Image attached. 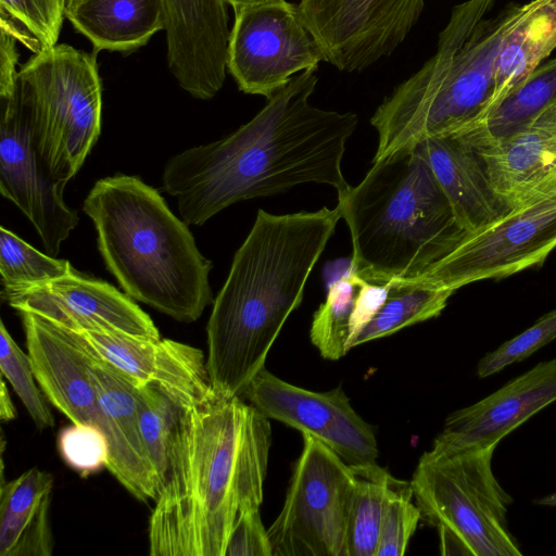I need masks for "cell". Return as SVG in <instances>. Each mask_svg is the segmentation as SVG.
Here are the masks:
<instances>
[{
    "instance_id": "25",
    "label": "cell",
    "mask_w": 556,
    "mask_h": 556,
    "mask_svg": "<svg viewBox=\"0 0 556 556\" xmlns=\"http://www.w3.org/2000/svg\"><path fill=\"white\" fill-rule=\"evenodd\" d=\"M556 102V58L534 70L480 121L455 134L470 146L509 136Z\"/></svg>"
},
{
    "instance_id": "24",
    "label": "cell",
    "mask_w": 556,
    "mask_h": 556,
    "mask_svg": "<svg viewBox=\"0 0 556 556\" xmlns=\"http://www.w3.org/2000/svg\"><path fill=\"white\" fill-rule=\"evenodd\" d=\"M555 49L556 0H531L501 45L495 60L494 92L486 113Z\"/></svg>"
},
{
    "instance_id": "19",
    "label": "cell",
    "mask_w": 556,
    "mask_h": 556,
    "mask_svg": "<svg viewBox=\"0 0 556 556\" xmlns=\"http://www.w3.org/2000/svg\"><path fill=\"white\" fill-rule=\"evenodd\" d=\"M556 401V358L544 361L479 402L451 413L430 451L494 447Z\"/></svg>"
},
{
    "instance_id": "28",
    "label": "cell",
    "mask_w": 556,
    "mask_h": 556,
    "mask_svg": "<svg viewBox=\"0 0 556 556\" xmlns=\"http://www.w3.org/2000/svg\"><path fill=\"white\" fill-rule=\"evenodd\" d=\"M397 481L383 468L358 477L348 519L349 556H376L387 501Z\"/></svg>"
},
{
    "instance_id": "33",
    "label": "cell",
    "mask_w": 556,
    "mask_h": 556,
    "mask_svg": "<svg viewBox=\"0 0 556 556\" xmlns=\"http://www.w3.org/2000/svg\"><path fill=\"white\" fill-rule=\"evenodd\" d=\"M52 496L33 509L0 515V556H51Z\"/></svg>"
},
{
    "instance_id": "27",
    "label": "cell",
    "mask_w": 556,
    "mask_h": 556,
    "mask_svg": "<svg viewBox=\"0 0 556 556\" xmlns=\"http://www.w3.org/2000/svg\"><path fill=\"white\" fill-rule=\"evenodd\" d=\"M363 281L351 267L329 287L325 302L314 313L309 339L326 359L337 361L349 352L351 317Z\"/></svg>"
},
{
    "instance_id": "39",
    "label": "cell",
    "mask_w": 556,
    "mask_h": 556,
    "mask_svg": "<svg viewBox=\"0 0 556 556\" xmlns=\"http://www.w3.org/2000/svg\"><path fill=\"white\" fill-rule=\"evenodd\" d=\"M16 39L0 30V98L11 96L16 86L18 53Z\"/></svg>"
},
{
    "instance_id": "8",
    "label": "cell",
    "mask_w": 556,
    "mask_h": 556,
    "mask_svg": "<svg viewBox=\"0 0 556 556\" xmlns=\"http://www.w3.org/2000/svg\"><path fill=\"white\" fill-rule=\"evenodd\" d=\"M27 87L33 137L47 174L67 184L101 131L102 93L96 52L55 45L18 73Z\"/></svg>"
},
{
    "instance_id": "38",
    "label": "cell",
    "mask_w": 556,
    "mask_h": 556,
    "mask_svg": "<svg viewBox=\"0 0 556 556\" xmlns=\"http://www.w3.org/2000/svg\"><path fill=\"white\" fill-rule=\"evenodd\" d=\"M224 556H273L268 530L265 529L260 507H249L240 513Z\"/></svg>"
},
{
    "instance_id": "22",
    "label": "cell",
    "mask_w": 556,
    "mask_h": 556,
    "mask_svg": "<svg viewBox=\"0 0 556 556\" xmlns=\"http://www.w3.org/2000/svg\"><path fill=\"white\" fill-rule=\"evenodd\" d=\"M415 147L426 157L467 233L511 210L494 190L475 149L457 136L428 138Z\"/></svg>"
},
{
    "instance_id": "44",
    "label": "cell",
    "mask_w": 556,
    "mask_h": 556,
    "mask_svg": "<svg viewBox=\"0 0 556 556\" xmlns=\"http://www.w3.org/2000/svg\"><path fill=\"white\" fill-rule=\"evenodd\" d=\"M66 1H67V0H60L63 11H64V9H65Z\"/></svg>"
},
{
    "instance_id": "12",
    "label": "cell",
    "mask_w": 556,
    "mask_h": 556,
    "mask_svg": "<svg viewBox=\"0 0 556 556\" xmlns=\"http://www.w3.org/2000/svg\"><path fill=\"white\" fill-rule=\"evenodd\" d=\"M65 185L50 178L38 155L29 96L18 75L14 92L0 98V192L29 219L51 256L79 222L63 200Z\"/></svg>"
},
{
    "instance_id": "29",
    "label": "cell",
    "mask_w": 556,
    "mask_h": 556,
    "mask_svg": "<svg viewBox=\"0 0 556 556\" xmlns=\"http://www.w3.org/2000/svg\"><path fill=\"white\" fill-rule=\"evenodd\" d=\"M64 17L60 0H0V30L34 54L58 45Z\"/></svg>"
},
{
    "instance_id": "36",
    "label": "cell",
    "mask_w": 556,
    "mask_h": 556,
    "mask_svg": "<svg viewBox=\"0 0 556 556\" xmlns=\"http://www.w3.org/2000/svg\"><path fill=\"white\" fill-rule=\"evenodd\" d=\"M58 448L65 464L81 476L106 468L110 457L108 438L93 425L72 424L63 428Z\"/></svg>"
},
{
    "instance_id": "34",
    "label": "cell",
    "mask_w": 556,
    "mask_h": 556,
    "mask_svg": "<svg viewBox=\"0 0 556 556\" xmlns=\"http://www.w3.org/2000/svg\"><path fill=\"white\" fill-rule=\"evenodd\" d=\"M410 482L397 481L384 508L376 556H403L421 518Z\"/></svg>"
},
{
    "instance_id": "18",
    "label": "cell",
    "mask_w": 556,
    "mask_h": 556,
    "mask_svg": "<svg viewBox=\"0 0 556 556\" xmlns=\"http://www.w3.org/2000/svg\"><path fill=\"white\" fill-rule=\"evenodd\" d=\"M168 67L197 99L215 97L226 79L230 29L225 0H163Z\"/></svg>"
},
{
    "instance_id": "14",
    "label": "cell",
    "mask_w": 556,
    "mask_h": 556,
    "mask_svg": "<svg viewBox=\"0 0 556 556\" xmlns=\"http://www.w3.org/2000/svg\"><path fill=\"white\" fill-rule=\"evenodd\" d=\"M424 7L425 0H300L298 4L324 61L349 73L390 56Z\"/></svg>"
},
{
    "instance_id": "20",
    "label": "cell",
    "mask_w": 556,
    "mask_h": 556,
    "mask_svg": "<svg viewBox=\"0 0 556 556\" xmlns=\"http://www.w3.org/2000/svg\"><path fill=\"white\" fill-rule=\"evenodd\" d=\"M88 351L91 378L108 426L110 457L106 469L136 500L154 501L159 481L141 437L132 382Z\"/></svg>"
},
{
    "instance_id": "5",
    "label": "cell",
    "mask_w": 556,
    "mask_h": 556,
    "mask_svg": "<svg viewBox=\"0 0 556 556\" xmlns=\"http://www.w3.org/2000/svg\"><path fill=\"white\" fill-rule=\"evenodd\" d=\"M494 1L455 5L435 53L377 108L370 119L378 134L372 163L425 139L458 134L484 116L503 39L528 9L513 5L486 20Z\"/></svg>"
},
{
    "instance_id": "3",
    "label": "cell",
    "mask_w": 556,
    "mask_h": 556,
    "mask_svg": "<svg viewBox=\"0 0 556 556\" xmlns=\"http://www.w3.org/2000/svg\"><path fill=\"white\" fill-rule=\"evenodd\" d=\"M340 218L338 206L280 215L258 210L206 326V369L216 394L240 396L265 367Z\"/></svg>"
},
{
    "instance_id": "42",
    "label": "cell",
    "mask_w": 556,
    "mask_h": 556,
    "mask_svg": "<svg viewBox=\"0 0 556 556\" xmlns=\"http://www.w3.org/2000/svg\"><path fill=\"white\" fill-rule=\"evenodd\" d=\"M538 504L542 506L556 507V492L538 500Z\"/></svg>"
},
{
    "instance_id": "4",
    "label": "cell",
    "mask_w": 556,
    "mask_h": 556,
    "mask_svg": "<svg viewBox=\"0 0 556 556\" xmlns=\"http://www.w3.org/2000/svg\"><path fill=\"white\" fill-rule=\"evenodd\" d=\"M83 210L93 222L106 268L132 300L181 323L195 321L214 303L212 262L157 190L136 176L105 177Z\"/></svg>"
},
{
    "instance_id": "31",
    "label": "cell",
    "mask_w": 556,
    "mask_h": 556,
    "mask_svg": "<svg viewBox=\"0 0 556 556\" xmlns=\"http://www.w3.org/2000/svg\"><path fill=\"white\" fill-rule=\"evenodd\" d=\"M73 270L68 261L41 253L11 230L0 227V275L3 288L39 285Z\"/></svg>"
},
{
    "instance_id": "13",
    "label": "cell",
    "mask_w": 556,
    "mask_h": 556,
    "mask_svg": "<svg viewBox=\"0 0 556 556\" xmlns=\"http://www.w3.org/2000/svg\"><path fill=\"white\" fill-rule=\"evenodd\" d=\"M240 396L268 419L326 444L358 477L381 468L374 429L355 412L341 386L330 391H312L291 384L264 367Z\"/></svg>"
},
{
    "instance_id": "43",
    "label": "cell",
    "mask_w": 556,
    "mask_h": 556,
    "mask_svg": "<svg viewBox=\"0 0 556 556\" xmlns=\"http://www.w3.org/2000/svg\"><path fill=\"white\" fill-rule=\"evenodd\" d=\"M83 1H85V0H67L66 4H65L64 13L71 11L72 9H74L75 7L80 4Z\"/></svg>"
},
{
    "instance_id": "6",
    "label": "cell",
    "mask_w": 556,
    "mask_h": 556,
    "mask_svg": "<svg viewBox=\"0 0 556 556\" xmlns=\"http://www.w3.org/2000/svg\"><path fill=\"white\" fill-rule=\"evenodd\" d=\"M337 206L351 235V267L376 285L424 276L467 235L416 147L374 162Z\"/></svg>"
},
{
    "instance_id": "40",
    "label": "cell",
    "mask_w": 556,
    "mask_h": 556,
    "mask_svg": "<svg viewBox=\"0 0 556 556\" xmlns=\"http://www.w3.org/2000/svg\"><path fill=\"white\" fill-rule=\"evenodd\" d=\"M0 389V419L3 422L11 421L16 417V410L11 400L4 377L1 375Z\"/></svg>"
},
{
    "instance_id": "1",
    "label": "cell",
    "mask_w": 556,
    "mask_h": 556,
    "mask_svg": "<svg viewBox=\"0 0 556 556\" xmlns=\"http://www.w3.org/2000/svg\"><path fill=\"white\" fill-rule=\"evenodd\" d=\"M317 70L303 71L247 124L230 135L172 156L163 189L177 198L187 225L200 226L237 202L325 184L338 198L351 186L342 172L348 139L358 118L309 103Z\"/></svg>"
},
{
    "instance_id": "35",
    "label": "cell",
    "mask_w": 556,
    "mask_h": 556,
    "mask_svg": "<svg viewBox=\"0 0 556 556\" xmlns=\"http://www.w3.org/2000/svg\"><path fill=\"white\" fill-rule=\"evenodd\" d=\"M556 339V308L541 316L532 326L485 354L477 365V376L486 378L521 362Z\"/></svg>"
},
{
    "instance_id": "21",
    "label": "cell",
    "mask_w": 556,
    "mask_h": 556,
    "mask_svg": "<svg viewBox=\"0 0 556 556\" xmlns=\"http://www.w3.org/2000/svg\"><path fill=\"white\" fill-rule=\"evenodd\" d=\"M471 147L496 193L514 208L556 180V102L520 130Z\"/></svg>"
},
{
    "instance_id": "32",
    "label": "cell",
    "mask_w": 556,
    "mask_h": 556,
    "mask_svg": "<svg viewBox=\"0 0 556 556\" xmlns=\"http://www.w3.org/2000/svg\"><path fill=\"white\" fill-rule=\"evenodd\" d=\"M0 370L17 394L39 430L53 428V414L41 391L28 353L16 344L4 323H0Z\"/></svg>"
},
{
    "instance_id": "37",
    "label": "cell",
    "mask_w": 556,
    "mask_h": 556,
    "mask_svg": "<svg viewBox=\"0 0 556 556\" xmlns=\"http://www.w3.org/2000/svg\"><path fill=\"white\" fill-rule=\"evenodd\" d=\"M53 476L31 467L17 478L0 485V515L28 510L52 496Z\"/></svg>"
},
{
    "instance_id": "7",
    "label": "cell",
    "mask_w": 556,
    "mask_h": 556,
    "mask_svg": "<svg viewBox=\"0 0 556 556\" xmlns=\"http://www.w3.org/2000/svg\"><path fill=\"white\" fill-rule=\"evenodd\" d=\"M494 451H427L420 457L410 486L421 518L438 528L442 555H522L507 528L513 498L493 473Z\"/></svg>"
},
{
    "instance_id": "26",
    "label": "cell",
    "mask_w": 556,
    "mask_h": 556,
    "mask_svg": "<svg viewBox=\"0 0 556 556\" xmlns=\"http://www.w3.org/2000/svg\"><path fill=\"white\" fill-rule=\"evenodd\" d=\"M453 293V290L416 279L389 282L382 305L358 334L353 348L439 316Z\"/></svg>"
},
{
    "instance_id": "41",
    "label": "cell",
    "mask_w": 556,
    "mask_h": 556,
    "mask_svg": "<svg viewBox=\"0 0 556 556\" xmlns=\"http://www.w3.org/2000/svg\"><path fill=\"white\" fill-rule=\"evenodd\" d=\"M271 1H280V0H225L226 3L231 5L235 9L249 5V4H255V3H262V2H271Z\"/></svg>"
},
{
    "instance_id": "23",
    "label": "cell",
    "mask_w": 556,
    "mask_h": 556,
    "mask_svg": "<svg viewBox=\"0 0 556 556\" xmlns=\"http://www.w3.org/2000/svg\"><path fill=\"white\" fill-rule=\"evenodd\" d=\"M65 17L96 53L137 49L166 25L163 0H85Z\"/></svg>"
},
{
    "instance_id": "2",
    "label": "cell",
    "mask_w": 556,
    "mask_h": 556,
    "mask_svg": "<svg viewBox=\"0 0 556 556\" xmlns=\"http://www.w3.org/2000/svg\"><path fill=\"white\" fill-rule=\"evenodd\" d=\"M269 419L241 396L179 409L149 519L151 556H224L240 513L261 506Z\"/></svg>"
},
{
    "instance_id": "9",
    "label": "cell",
    "mask_w": 556,
    "mask_h": 556,
    "mask_svg": "<svg viewBox=\"0 0 556 556\" xmlns=\"http://www.w3.org/2000/svg\"><path fill=\"white\" fill-rule=\"evenodd\" d=\"M302 437L282 509L267 529L273 556H349L348 519L358 476L326 444Z\"/></svg>"
},
{
    "instance_id": "10",
    "label": "cell",
    "mask_w": 556,
    "mask_h": 556,
    "mask_svg": "<svg viewBox=\"0 0 556 556\" xmlns=\"http://www.w3.org/2000/svg\"><path fill=\"white\" fill-rule=\"evenodd\" d=\"M554 249L556 180L489 226L467 233L417 280L456 291L472 282L501 279L540 266Z\"/></svg>"
},
{
    "instance_id": "11",
    "label": "cell",
    "mask_w": 556,
    "mask_h": 556,
    "mask_svg": "<svg viewBox=\"0 0 556 556\" xmlns=\"http://www.w3.org/2000/svg\"><path fill=\"white\" fill-rule=\"evenodd\" d=\"M233 11L227 70L242 92L268 100L294 74L317 70L324 61L298 4L280 0L243 5Z\"/></svg>"
},
{
    "instance_id": "16",
    "label": "cell",
    "mask_w": 556,
    "mask_h": 556,
    "mask_svg": "<svg viewBox=\"0 0 556 556\" xmlns=\"http://www.w3.org/2000/svg\"><path fill=\"white\" fill-rule=\"evenodd\" d=\"M86 346L130 380L161 390L179 409L216 393L200 349L170 339H148L114 331H76Z\"/></svg>"
},
{
    "instance_id": "15",
    "label": "cell",
    "mask_w": 556,
    "mask_h": 556,
    "mask_svg": "<svg viewBox=\"0 0 556 556\" xmlns=\"http://www.w3.org/2000/svg\"><path fill=\"white\" fill-rule=\"evenodd\" d=\"M1 298L17 312L35 313L74 331L161 338L153 320L130 296L75 270L39 285L3 288Z\"/></svg>"
},
{
    "instance_id": "17",
    "label": "cell",
    "mask_w": 556,
    "mask_h": 556,
    "mask_svg": "<svg viewBox=\"0 0 556 556\" xmlns=\"http://www.w3.org/2000/svg\"><path fill=\"white\" fill-rule=\"evenodd\" d=\"M18 313L27 353L48 402L72 424L93 425L106 435L90 374V353L79 334L35 313Z\"/></svg>"
},
{
    "instance_id": "30",
    "label": "cell",
    "mask_w": 556,
    "mask_h": 556,
    "mask_svg": "<svg viewBox=\"0 0 556 556\" xmlns=\"http://www.w3.org/2000/svg\"><path fill=\"white\" fill-rule=\"evenodd\" d=\"M131 382L137 399L141 437L154 467L160 491L168 470L169 442L179 408L157 388Z\"/></svg>"
}]
</instances>
